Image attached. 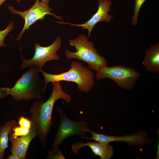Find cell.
<instances>
[{"label": "cell", "instance_id": "obj_11", "mask_svg": "<svg viewBox=\"0 0 159 159\" xmlns=\"http://www.w3.org/2000/svg\"><path fill=\"white\" fill-rule=\"evenodd\" d=\"M12 133L9 134V137L11 143L10 150V152L12 154L16 155L20 159H25L30 143L36 136H37L36 129L31 124L29 131L27 134L16 138L13 137Z\"/></svg>", "mask_w": 159, "mask_h": 159}, {"label": "cell", "instance_id": "obj_19", "mask_svg": "<svg viewBox=\"0 0 159 159\" xmlns=\"http://www.w3.org/2000/svg\"><path fill=\"white\" fill-rule=\"evenodd\" d=\"M18 123L20 126L29 129L30 128L31 124V120L23 116L19 118Z\"/></svg>", "mask_w": 159, "mask_h": 159}, {"label": "cell", "instance_id": "obj_22", "mask_svg": "<svg viewBox=\"0 0 159 159\" xmlns=\"http://www.w3.org/2000/svg\"><path fill=\"white\" fill-rule=\"evenodd\" d=\"M6 0H0V6ZM17 2H21V0H15Z\"/></svg>", "mask_w": 159, "mask_h": 159}, {"label": "cell", "instance_id": "obj_12", "mask_svg": "<svg viewBox=\"0 0 159 159\" xmlns=\"http://www.w3.org/2000/svg\"><path fill=\"white\" fill-rule=\"evenodd\" d=\"M88 146L95 155L99 156L101 159H109L114 155V148L109 143L99 142H77L71 146L73 153L77 155L78 151L82 148Z\"/></svg>", "mask_w": 159, "mask_h": 159}, {"label": "cell", "instance_id": "obj_20", "mask_svg": "<svg viewBox=\"0 0 159 159\" xmlns=\"http://www.w3.org/2000/svg\"><path fill=\"white\" fill-rule=\"evenodd\" d=\"M11 88L9 87H0V99H3L10 95Z\"/></svg>", "mask_w": 159, "mask_h": 159}, {"label": "cell", "instance_id": "obj_14", "mask_svg": "<svg viewBox=\"0 0 159 159\" xmlns=\"http://www.w3.org/2000/svg\"><path fill=\"white\" fill-rule=\"evenodd\" d=\"M16 124L15 120H10L0 126V159L4 157L6 149L8 147L9 134L13 132Z\"/></svg>", "mask_w": 159, "mask_h": 159}, {"label": "cell", "instance_id": "obj_18", "mask_svg": "<svg viewBox=\"0 0 159 159\" xmlns=\"http://www.w3.org/2000/svg\"><path fill=\"white\" fill-rule=\"evenodd\" d=\"M47 153L48 155L47 157V159H65L61 149L59 148L57 153L54 154L52 153L48 150Z\"/></svg>", "mask_w": 159, "mask_h": 159}, {"label": "cell", "instance_id": "obj_5", "mask_svg": "<svg viewBox=\"0 0 159 159\" xmlns=\"http://www.w3.org/2000/svg\"><path fill=\"white\" fill-rule=\"evenodd\" d=\"M60 117V123L54 140L52 144L50 152L54 154L57 152L59 146L67 138L76 135L83 138L87 134L88 129L87 122L81 121H77L69 118L59 107L56 108Z\"/></svg>", "mask_w": 159, "mask_h": 159}, {"label": "cell", "instance_id": "obj_17", "mask_svg": "<svg viewBox=\"0 0 159 159\" xmlns=\"http://www.w3.org/2000/svg\"><path fill=\"white\" fill-rule=\"evenodd\" d=\"M29 129L22 126L15 127L13 129V132L12 133L13 137L16 138L19 136L25 135L29 132Z\"/></svg>", "mask_w": 159, "mask_h": 159}, {"label": "cell", "instance_id": "obj_3", "mask_svg": "<svg viewBox=\"0 0 159 159\" xmlns=\"http://www.w3.org/2000/svg\"><path fill=\"white\" fill-rule=\"evenodd\" d=\"M39 68L32 67L24 72L11 88L10 95L16 100L41 99L45 92L44 82L39 74Z\"/></svg>", "mask_w": 159, "mask_h": 159}, {"label": "cell", "instance_id": "obj_16", "mask_svg": "<svg viewBox=\"0 0 159 159\" xmlns=\"http://www.w3.org/2000/svg\"><path fill=\"white\" fill-rule=\"evenodd\" d=\"M14 27L13 22L11 21L5 29L0 31V47L7 46L4 43V39L6 35Z\"/></svg>", "mask_w": 159, "mask_h": 159}, {"label": "cell", "instance_id": "obj_2", "mask_svg": "<svg viewBox=\"0 0 159 159\" xmlns=\"http://www.w3.org/2000/svg\"><path fill=\"white\" fill-rule=\"evenodd\" d=\"M70 69L67 71L58 74H52L44 72L39 68L40 72L44 79V88L46 90L49 82L66 81L74 82L82 92L88 93L93 88L95 84L94 75L89 67L84 66L81 62L75 61L71 63Z\"/></svg>", "mask_w": 159, "mask_h": 159}, {"label": "cell", "instance_id": "obj_7", "mask_svg": "<svg viewBox=\"0 0 159 159\" xmlns=\"http://www.w3.org/2000/svg\"><path fill=\"white\" fill-rule=\"evenodd\" d=\"M62 42V39L59 36L57 37L52 44L47 47L42 46L37 42L34 44L35 52L34 56L29 60L24 58L21 47L20 49L22 62L20 69L22 70L26 68L33 67L42 68L48 61L59 60V57L57 52L61 47Z\"/></svg>", "mask_w": 159, "mask_h": 159}, {"label": "cell", "instance_id": "obj_23", "mask_svg": "<svg viewBox=\"0 0 159 159\" xmlns=\"http://www.w3.org/2000/svg\"><path fill=\"white\" fill-rule=\"evenodd\" d=\"M41 1L43 2L47 6H49V2L50 0H41Z\"/></svg>", "mask_w": 159, "mask_h": 159}, {"label": "cell", "instance_id": "obj_1", "mask_svg": "<svg viewBox=\"0 0 159 159\" xmlns=\"http://www.w3.org/2000/svg\"><path fill=\"white\" fill-rule=\"evenodd\" d=\"M53 90L48 99L44 102L41 99L34 102L29 110L31 125L36 129L37 136L44 148L47 146V138L53 124L52 113L54 103L59 99L67 103L72 98L63 91L59 82H52Z\"/></svg>", "mask_w": 159, "mask_h": 159}, {"label": "cell", "instance_id": "obj_21", "mask_svg": "<svg viewBox=\"0 0 159 159\" xmlns=\"http://www.w3.org/2000/svg\"><path fill=\"white\" fill-rule=\"evenodd\" d=\"M7 159H20L16 155L12 154L10 155L7 158Z\"/></svg>", "mask_w": 159, "mask_h": 159}, {"label": "cell", "instance_id": "obj_9", "mask_svg": "<svg viewBox=\"0 0 159 159\" xmlns=\"http://www.w3.org/2000/svg\"><path fill=\"white\" fill-rule=\"evenodd\" d=\"M87 132L91 133V137H85L83 138L90 139L101 143H109L112 142H124L130 145L137 146H141L150 144L152 140L147 137L146 132L141 131L132 135H126L123 136H112L105 135L93 131L88 128Z\"/></svg>", "mask_w": 159, "mask_h": 159}, {"label": "cell", "instance_id": "obj_6", "mask_svg": "<svg viewBox=\"0 0 159 159\" xmlns=\"http://www.w3.org/2000/svg\"><path fill=\"white\" fill-rule=\"evenodd\" d=\"M140 73L133 68L123 65L103 67L96 72L97 80L108 78L115 82L121 88L130 90L134 88L138 80Z\"/></svg>", "mask_w": 159, "mask_h": 159}, {"label": "cell", "instance_id": "obj_10", "mask_svg": "<svg viewBox=\"0 0 159 159\" xmlns=\"http://www.w3.org/2000/svg\"><path fill=\"white\" fill-rule=\"evenodd\" d=\"M98 8L96 12L87 22L82 24H76L57 22L60 24H68L72 26L80 27L82 29H87L88 31V37L89 38L92 29L98 22L104 21L109 22L114 17L110 15L108 12L111 11L110 8L112 2L110 0H98Z\"/></svg>", "mask_w": 159, "mask_h": 159}, {"label": "cell", "instance_id": "obj_15", "mask_svg": "<svg viewBox=\"0 0 159 159\" xmlns=\"http://www.w3.org/2000/svg\"><path fill=\"white\" fill-rule=\"evenodd\" d=\"M146 0H134V4L133 7V15L131 18L132 24L133 26L136 25L138 23V18L140 9L143 4Z\"/></svg>", "mask_w": 159, "mask_h": 159}, {"label": "cell", "instance_id": "obj_8", "mask_svg": "<svg viewBox=\"0 0 159 159\" xmlns=\"http://www.w3.org/2000/svg\"><path fill=\"white\" fill-rule=\"evenodd\" d=\"M8 9L11 13L21 16L25 21L23 27L16 40H20L26 30H28L29 27L38 20H44L47 14H50L58 19L63 21L61 16L57 15L51 12V11H53L52 8L39 0H35L34 4L31 8L24 11L17 10L12 6H9Z\"/></svg>", "mask_w": 159, "mask_h": 159}, {"label": "cell", "instance_id": "obj_13", "mask_svg": "<svg viewBox=\"0 0 159 159\" xmlns=\"http://www.w3.org/2000/svg\"><path fill=\"white\" fill-rule=\"evenodd\" d=\"M148 71L159 72V44L151 45L146 50L142 62Z\"/></svg>", "mask_w": 159, "mask_h": 159}, {"label": "cell", "instance_id": "obj_4", "mask_svg": "<svg viewBox=\"0 0 159 159\" xmlns=\"http://www.w3.org/2000/svg\"><path fill=\"white\" fill-rule=\"evenodd\" d=\"M86 35L80 34L76 38L69 40L70 44L75 47L76 51L72 52L66 49L65 56L67 59L74 58L85 62L89 68L97 72L102 67L107 66L108 62L97 53L93 42L89 41Z\"/></svg>", "mask_w": 159, "mask_h": 159}]
</instances>
